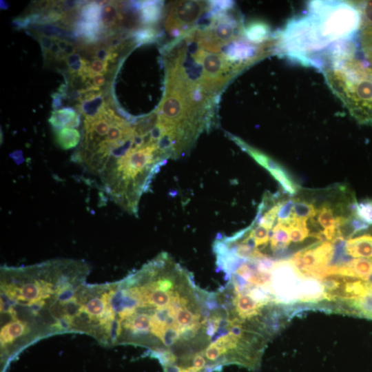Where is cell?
<instances>
[{"label":"cell","instance_id":"24","mask_svg":"<svg viewBox=\"0 0 372 372\" xmlns=\"http://www.w3.org/2000/svg\"><path fill=\"white\" fill-rule=\"evenodd\" d=\"M356 215L369 225H372V199L367 198L358 203Z\"/></svg>","mask_w":372,"mask_h":372},{"label":"cell","instance_id":"8","mask_svg":"<svg viewBox=\"0 0 372 372\" xmlns=\"http://www.w3.org/2000/svg\"><path fill=\"white\" fill-rule=\"evenodd\" d=\"M335 275L367 281L372 276V260L355 258L337 265Z\"/></svg>","mask_w":372,"mask_h":372},{"label":"cell","instance_id":"17","mask_svg":"<svg viewBox=\"0 0 372 372\" xmlns=\"http://www.w3.org/2000/svg\"><path fill=\"white\" fill-rule=\"evenodd\" d=\"M102 7L96 1L87 3L79 11L78 19L94 25H101Z\"/></svg>","mask_w":372,"mask_h":372},{"label":"cell","instance_id":"15","mask_svg":"<svg viewBox=\"0 0 372 372\" xmlns=\"http://www.w3.org/2000/svg\"><path fill=\"white\" fill-rule=\"evenodd\" d=\"M54 132L57 145L63 149L75 147L81 140V134L75 128L65 127Z\"/></svg>","mask_w":372,"mask_h":372},{"label":"cell","instance_id":"14","mask_svg":"<svg viewBox=\"0 0 372 372\" xmlns=\"http://www.w3.org/2000/svg\"><path fill=\"white\" fill-rule=\"evenodd\" d=\"M318 221L324 228L323 234L327 241H332L337 236L336 217L333 209L328 204L318 209Z\"/></svg>","mask_w":372,"mask_h":372},{"label":"cell","instance_id":"1","mask_svg":"<svg viewBox=\"0 0 372 372\" xmlns=\"http://www.w3.org/2000/svg\"><path fill=\"white\" fill-rule=\"evenodd\" d=\"M109 299L107 344L145 347L164 372L191 369L227 332L217 292L198 287L166 252L112 283Z\"/></svg>","mask_w":372,"mask_h":372},{"label":"cell","instance_id":"18","mask_svg":"<svg viewBox=\"0 0 372 372\" xmlns=\"http://www.w3.org/2000/svg\"><path fill=\"white\" fill-rule=\"evenodd\" d=\"M160 37L158 31L153 26H142L130 34L132 41L138 45L152 43Z\"/></svg>","mask_w":372,"mask_h":372},{"label":"cell","instance_id":"31","mask_svg":"<svg viewBox=\"0 0 372 372\" xmlns=\"http://www.w3.org/2000/svg\"><path fill=\"white\" fill-rule=\"evenodd\" d=\"M9 8V3L6 1H1V8L6 10Z\"/></svg>","mask_w":372,"mask_h":372},{"label":"cell","instance_id":"19","mask_svg":"<svg viewBox=\"0 0 372 372\" xmlns=\"http://www.w3.org/2000/svg\"><path fill=\"white\" fill-rule=\"evenodd\" d=\"M269 173L280 183L284 192L290 195H293L296 193L297 185L283 167L272 170Z\"/></svg>","mask_w":372,"mask_h":372},{"label":"cell","instance_id":"2","mask_svg":"<svg viewBox=\"0 0 372 372\" xmlns=\"http://www.w3.org/2000/svg\"><path fill=\"white\" fill-rule=\"evenodd\" d=\"M90 272L84 261L55 259L1 269V323L15 322L30 338L44 333L48 312Z\"/></svg>","mask_w":372,"mask_h":372},{"label":"cell","instance_id":"6","mask_svg":"<svg viewBox=\"0 0 372 372\" xmlns=\"http://www.w3.org/2000/svg\"><path fill=\"white\" fill-rule=\"evenodd\" d=\"M333 254V243L326 241L296 252L289 262L300 277L322 280L324 269L331 262Z\"/></svg>","mask_w":372,"mask_h":372},{"label":"cell","instance_id":"25","mask_svg":"<svg viewBox=\"0 0 372 372\" xmlns=\"http://www.w3.org/2000/svg\"><path fill=\"white\" fill-rule=\"evenodd\" d=\"M107 65L108 61L95 59L89 63L83 73L88 77H92L99 74H103L107 72Z\"/></svg>","mask_w":372,"mask_h":372},{"label":"cell","instance_id":"28","mask_svg":"<svg viewBox=\"0 0 372 372\" xmlns=\"http://www.w3.org/2000/svg\"><path fill=\"white\" fill-rule=\"evenodd\" d=\"M90 78L92 79V85L99 88L101 86H103L105 83V79L103 74H96Z\"/></svg>","mask_w":372,"mask_h":372},{"label":"cell","instance_id":"3","mask_svg":"<svg viewBox=\"0 0 372 372\" xmlns=\"http://www.w3.org/2000/svg\"><path fill=\"white\" fill-rule=\"evenodd\" d=\"M360 29V14L353 3L311 1L306 14L278 33L276 48L292 60L322 69L355 50L353 38Z\"/></svg>","mask_w":372,"mask_h":372},{"label":"cell","instance_id":"30","mask_svg":"<svg viewBox=\"0 0 372 372\" xmlns=\"http://www.w3.org/2000/svg\"><path fill=\"white\" fill-rule=\"evenodd\" d=\"M76 47L73 44V43H69L66 49L63 52L65 57L76 53Z\"/></svg>","mask_w":372,"mask_h":372},{"label":"cell","instance_id":"23","mask_svg":"<svg viewBox=\"0 0 372 372\" xmlns=\"http://www.w3.org/2000/svg\"><path fill=\"white\" fill-rule=\"evenodd\" d=\"M294 205L293 199L282 200L276 221L286 225L292 218Z\"/></svg>","mask_w":372,"mask_h":372},{"label":"cell","instance_id":"20","mask_svg":"<svg viewBox=\"0 0 372 372\" xmlns=\"http://www.w3.org/2000/svg\"><path fill=\"white\" fill-rule=\"evenodd\" d=\"M318 209L309 202L300 200H294L293 209V216L307 220L309 218H313L317 214Z\"/></svg>","mask_w":372,"mask_h":372},{"label":"cell","instance_id":"21","mask_svg":"<svg viewBox=\"0 0 372 372\" xmlns=\"http://www.w3.org/2000/svg\"><path fill=\"white\" fill-rule=\"evenodd\" d=\"M360 43L364 57L372 69V26L361 29Z\"/></svg>","mask_w":372,"mask_h":372},{"label":"cell","instance_id":"29","mask_svg":"<svg viewBox=\"0 0 372 372\" xmlns=\"http://www.w3.org/2000/svg\"><path fill=\"white\" fill-rule=\"evenodd\" d=\"M82 57L78 53H74L71 55L67 56L65 57L64 60L68 65V67L72 65L79 61L81 60Z\"/></svg>","mask_w":372,"mask_h":372},{"label":"cell","instance_id":"27","mask_svg":"<svg viewBox=\"0 0 372 372\" xmlns=\"http://www.w3.org/2000/svg\"><path fill=\"white\" fill-rule=\"evenodd\" d=\"M52 107L54 110H59V108L61 107L63 101L65 98V96L57 92H54L52 94Z\"/></svg>","mask_w":372,"mask_h":372},{"label":"cell","instance_id":"11","mask_svg":"<svg viewBox=\"0 0 372 372\" xmlns=\"http://www.w3.org/2000/svg\"><path fill=\"white\" fill-rule=\"evenodd\" d=\"M291 242L287 227L282 223L276 222L269 231V249L273 256L280 255Z\"/></svg>","mask_w":372,"mask_h":372},{"label":"cell","instance_id":"7","mask_svg":"<svg viewBox=\"0 0 372 372\" xmlns=\"http://www.w3.org/2000/svg\"><path fill=\"white\" fill-rule=\"evenodd\" d=\"M107 103V101L101 90L91 91L85 94L84 99L76 105V107L79 113L83 114L85 119L94 121L100 116Z\"/></svg>","mask_w":372,"mask_h":372},{"label":"cell","instance_id":"9","mask_svg":"<svg viewBox=\"0 0 372 372\" xmlns=\"http://www.w3.org/2000/svg\"><path fill=\"white\" fill-rule=\"evenodd\" d=\"M48 122L54 131H58L65 127L76 128L81 123L80 113H77L72 107H63L53 110Z\"/></svg>","mask_w":372,"mask_h":372},{"label":"cell","instance_id":"13","mask_svg":"<svg viewBox=\"0 0 372 372\" xmlns=\"http://www.w3.org/2000/svg\"><path fill=\"white\" fill-rule=\"evenodd\" d=\"M243 36L255 44L266 43L275 37L271 36L269 25L261 21H253L244 26Z\"/></svg>","mask_w":372,"mask_h":372},{"label":"cell","instance_id":"26","mask_svg":"<svg viewBox=\"0 0 372 372\" xmlns=\"http://www.w3.org/2000/svg\"><path fill=\"white\" fill-rule=\"evenodd\" d=\"M36 39L40 43L43 57H45L54 43L52 37L41 35L36 32Z\"/></svg>","mask_w":372,"mask_h":372},{"label":"cell","instance_id":"10","mask_svg":"<svg viewBox=\"0 0 372 372\" xmlns=\"http://www.w3.org/2000/svg\"><path fill=\"white\" fill-rule=\"evenodd\" d=\"M345 251L353 258L372 259V235L366 234L348 239Z\"/></svg>","mask_w":372,"mask_h":372},{"label":"cell","instance_id":"5","mask_svg":"<svg viewBox=\"0 0 372 372\" xmlns=\"http://www.w3.org/2000/svg\"><path fill=\"white\" fill-rule=\"evenodd\" d=\"M209 1H181L167 10L165 28L171 37L180 39L195 28L196 21L209 10Z\"/></svg>","mask_w":372,"mask_h":372},{"label":"cell","instance_id":"22","mask_svg":"<svg viewBox=\"0 0 372 372\" xmlns=\"http://www.w3.org/2000/svg\"><path fill=\"white\" fill-rule=\"evenodd\" d=\"M353 3L360 14L361 29L372 26V1H357Z\"/></svg>","mask_w":372,"mask_h":372},{"label":"cell","instance_id":"32","mask_svg":"<svg viewBox=\"0 0 372 372\" xmlns=\"http://www.w3.org/2000/svg\"><path fill=\"white\" fill-rule=\"evenodd\" d=\"M368 229H369L370 233L372 234V226L369 227Z\"/></svg>","mask_w":372,"mask_h":372},{"label":"cell","instance_id":"4","mask_svg":"<svg viewBox=\"0 0 372 372\" xmlns=\"http://www.w3.org/2000/svg\"><path fill=\"white\" fill-rule=\"evenodd\" d=\"M354 53L324 68L326 82L360 123H372V69Z\"/></svg>","mask_w":372,"mask_h":372},{"label":"cell","instance_id":"16","mask_svg":"<svg viewBox=\"0 0 372 372\" xmlns=\"http://www.w3.org/2000/svg\"><path fill=\"white\" fill-rule=\"evenodd\" d=\"M285 225L288 228L291 241L293 242H302L309 236V229L305 220L298 219L292 216Z\"/></svg>","mask_w":372,"mask_h":372},{"label":"cell","instance_id":"12","mask_svg":"<svg viewBox=\"0 0 372 372\" xmlns=\"http://www.w3.org/2000/svg\"><path fill=\"white\" fill-rule=\"evenodd\" d=\"M138 14L143 26H152L163 14V3L159 1H141Z\"/></svg>","mask_w":372,"mask_h":372}]
</instances>
